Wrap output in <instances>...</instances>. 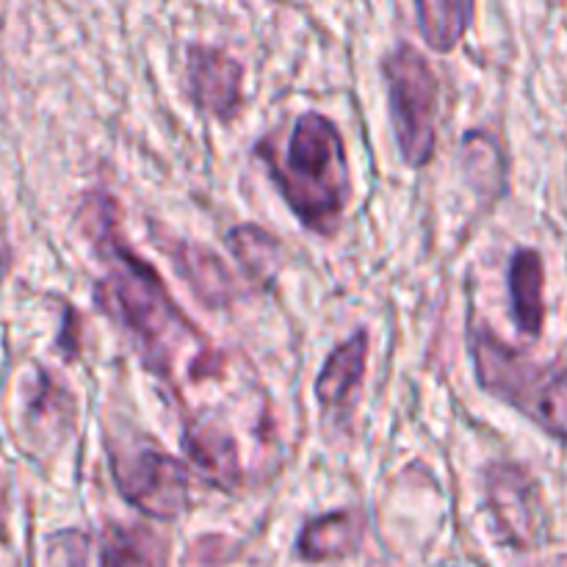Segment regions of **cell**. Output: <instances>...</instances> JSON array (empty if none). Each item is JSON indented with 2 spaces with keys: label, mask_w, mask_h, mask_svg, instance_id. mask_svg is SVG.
I'll use <instances>...</instances> for the list:
<instances>
[{
  "label": "cell",
  "mask_w": 567,
  "mask_h": 567,
  "mask_svg": "<svg viewBox=\"0 0 567 567\" xmlns=\"http://www.w3.org/2000/svg\"><path fill=\"white\" fill-rule=\"evenodd\" d=\"M183 449L203 480L210 485H219L233 491L241 485L244 468H241V454H238L236 441L219 421L214 419H192L183 432Z\"/></svg>",
  "instance_id": "obj_8"
},
{
  "label": "cell",
  "mask_w": 567,
  "mask_h": 567,
  "mask_svg": "<svg viewBox=\"0 0 567 567\" xmlns=\"http://www.w3.org/2000/svg\"><path fill=\"white\" fill-rule=\"evenodd\" d=\"M382 81L399 155L413 169H424L435 158L437 147L441 81L426 55L408 42L396 44L382 59Z\"/></svg>",
  "instance_id": "obj_4"
},
{
  "label": "cell",
  "mask_w": 567,
  "mask_h": 567,
  "mask_svg": "<svg viewBox=\"0 0 567 567\" xmlns=\"http://www.w3.org/2000/svg\"><path fill=\"white\" fill-rule=\"evenodd\" d=\"M164 249L172 255L175 269L205 308H230L233 299L238 297V288L219 255L210 252L203 244H188L181 238L177 241L172 238L169 244H164Z\"/></svg>",
  "instance_id": "obj_10"
},
{
  "label": "cell",
  "mask_w": 567,
  "mask_h": 567,
  "mask_svg": "<svg viewBox=\"0 0 567 567\" xmlns=\"http://www.w3.org/2000/svg\"><path fill=\"white\" fill-rule=\"evenodd\" d=\"M487 507L507 543L529 548L540 540V491L520 465L502 463L487 471Z\"/></svg>",
  "instance_id": "obj_6"
},
{
  "label": "cell",
  "mask_w": 567,
  "mask_h": 567,
  "mask_svg": "<svg viewBox=\"0 0 567 567\" xmlns=\"http://www.w3.org/2000/svg\"><path fill=\"white\" fill-rule=\"evenodd\" d=\"M89 540L81 532H61L48 540V567H86Z\"/></svg>",
  "instance_id": "obj_16"
},
{
  "label": "cell",
  "mask_w": 567,
  "mask_h": 567,
  "mask_svg": "<svg viewBox=\"0 0 567 567\" xmlns=\"http://www.w3.org/2000/svg\"><path fill=\"white\" fill-rule=\"evenodd\" d=\"M227 249L252 286H269L282 266V244L260 225H236L225 236Z\"/></svg>",
  "instance_id": "obj_15"
},
{
  "label": "cell",
  "mask_w": 567,
  "mask_h": 567,
  "mask_svg": "<svg viewBox=\"0 0 567 567\" xmlns=\"http://www.w3.org/2000/svg\"><path fill=\"white\" fill-rule=\"evenodd\" d=\"M369 360V332L358 330L327 354L316 377V399L324 410H343L360 391Z\"/></svg>",
  "instance_id": "obj_11"
},
{
  "label": "cell",
  "mask_w": 567,
  "mask_h": 567,
  "mask_svg": "<svg viewBox=\"0 0 567 567\" xmlns=\"http://www.w3.org/2000/svg\"><path fill=\"white\" fill-rule=\"evenodd\" d=\"M476 0H415L421 39L435 53H452L474 22Z\"/></svg>",
  "instance_id": "obj_13"
},
{
  "label": "cell",
  "mask_w": 567,
  "mask_h": 567,
  "mask_svg": "<svg viewBox=\"0 0 567 567\" xmlns=\"http://www.w3.org/2000/svg\"><path fill=\"white\" fill-rule=\"evenodd\" d=\"M78 221L105 264V275L94 286V305L131 336L133 347L153 374L172 380L183 343H205L203 332L177 308L155 266L138 258L122 241L116 205L109 194H86L78 208Z\"/></svg>",
  "instance_id": "obj_1"
},
{
  "label": "cell",
  "mask_w": 567,
  "mask_h": 567,
  "mask_svg": "<svg viewBox=\"0 0 567 567\" xmlns=\"http://www.w3.org/2000/svg\"><path fill=\"white\" fill-rule=\"evenodd\" d=\"M468 347L482 391L567 443V352L540 363L496 336L491 324L471 327Z\"/></svg>",
  "instance_id": "obj_3"
},
{
  "label": "cell",
  "mask_w": 567,
  "mask_h": 567,
  "mask_svg": "<svg viewBox=\"0 0 567 567\" xmlns=\"http://www.w3.org/2000/svg\"><path fill=\"white\" fill-rule=\"evenodd\" d=\"M507 291H509V316L515 321V330L529 341H537L546 327V264L543 255L532 247L515 249L507 269Z\"/></svg>",
  "instance_id": "obj_9"
},
{
  "label": "cell",
  "mask_w": 567,
  "mask_h": 567,
  "mask_svg": "<svg viewBox=\"0 0 567 567\" xmlns=\"http://www.w3.org/2000/svg\"><path fill=\"white\" fill-rule=\"evenodd\" d=\"M363 537V520L352 509L310 518L297 537V554L308 563H330V559L352 557Z\"/></svg>",
  "instance_id": "obj_12"
},
{
  "label": "cell",
  "mask_w": 567,
  "mask_h": 567,
  "mask_svg": "<svg viewBox=\"0 0 567 567\" xmlns=\"http://www.w3.org/2000/svg\"><path fill=\"white\" fill-rule=\"evenodd\" d=\"M109 463L120 496L155 520H177L188 509V465L155 443L111 446Z\"/></svg>",
  "instance_id": "obj_5"
},
{
  "label": "cell",
  "mask_w": 567,
  "mask_h": 567,
  "mask_svg": "<svg viewBox=\"0 0 567 567\" xmlns=\"http://www.w3.org/2000/svg\"><path fill=\"white\" fill-rule=\"evenodd\" d=\"M244 64L210 44H192L186 53V92L194 109L219 122H233L244 103Z\"/></svg>",
  "instance_id": "obj_7"
},
{
  "label": "cell",
  "mask_w": 567,
  "mask_h": 567,
  "mask_svg": "<svg viewBox=\"0 0 567 567\" xmlns=\"http://www.w3.org/2000/svg\"><path fill=\"white\" fill-rule=\"evenodd\" d=\"M255 155L305 230L321 238L341 230L352 199V169L347 144L330 116L319 111L299 114L280 147L275 138H260Z\"/></svg>",
  "instance_id": "obj_2"
},
{
  "label": "cell",
  "mask_w": 567,
  "mask_h": 567,
  "mask_svg": "<svg viewBox=\"0 0 567 567\" xmlns=\"http://www.w3.org/2000/svg\"><path fill=\"white\" fill-rule=\"evenodd\" d=\"M100 567H166V543L142 524H109Z\"/></svg>",
  "instance_id": "obj_14"
}]
</instances>
